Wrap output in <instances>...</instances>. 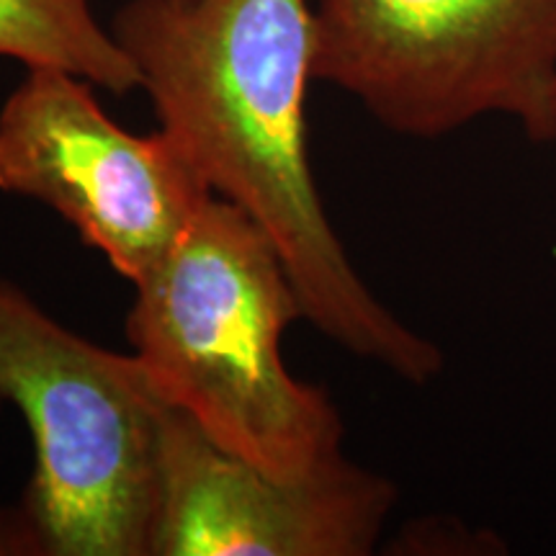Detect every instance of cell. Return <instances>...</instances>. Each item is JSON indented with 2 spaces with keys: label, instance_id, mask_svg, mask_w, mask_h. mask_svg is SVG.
<instances>
[{
  "label": "cell",
  "instance_id": "cell-1",
  "mask_svg": "<svg viewBox=\"0 0 556 556\" xmlns=\"http://www.w3.org/2000/svg\"><path fill=\"white\" fill-rule=\"evenodd\" d=\"M111 31L135 62L160 131L214 197L274 242L312 328L409 384L433 381L441 348L366 287L312 178L309 0H127Z\"/></svg>",
  "mask_w": 556,
  "mask_h": 556
},
{
  "label": "cell",
  "instance_id": "cell-2",
  "mask_svg": "<svg viewBox=\"0 0 556 556\" xmlns=\"http://www.w3.org/2000/svg\"><path fill=\"white\" fill-rule=\"evenodd\" d=\"M302 317L266 232L208 197L184 238L135 283L127 336L160 394L229 454L299 477L343 454V417L323 387L296 379L283 332Z\"/></svg>",
  "mask_w": 556,
  "mask_h": 556
},
{
  "label": "cell",
  "instance_id": "cell-3",
  "mask_svg": "<svg viewBox=\"0 0 556 556\" xmlns=\"http://www.w3.org/2000/svg\"><path fill=\"white\" fill-rule=\"evenodd\" d=\"M165 405L135 353L67 330L0 276V415L31 433L21 503L47 556H150Z\"/></svg>",
  "mask_w": 556,
  "mask_h": 556
},
{
  "label": "cell",
  "instance_id": "cell-4",
  "mask_svg": "<svg viewBox=\"0 0 556 556\" xmlns=\"http://www.w3.org/2000/svg\"><path fill=\"white\" fill-rule=\"evenodd\" d=\"M315 80L405 137L484 116L556 139V0H309Z\"/></svg>",
  "mask_w": 556,
  "mask_h": 556
},
{
  "label": "cell",
  "instance_id": "cell-5",
  "mask_svg": "<svg viewBox=\"0 0 556 556\" xmlns=\"http://www.w3.org/2000/svg\"><path fill=\"white\" fill-rule=\"evenodd\" d=\"M0 191L50 206L131 283L212 197L168 135L119 127L88 80L60 70H29L0 109Z\"/></svg>",
  "mask_w": 556,
  "mask_h": 556
},
{
  "label": "cell",
  "instance_id": "cell-6",
  "mask_svg": "<svg viewBox=\"0 0 556 556\" xmlns=\"http://www.w3.org/2000/svg\"><path fill=\"white\" fill-rule=\"evenodd\" d=\"M394 503V484L345 454L278 477L165 405L150 556H366Z\"/></svg>",
  "mask_w": 556,
  "mask_h": 556
},
{
  "label": "cell",
  "instance_id": "cell-7",
  "mask_svg": "<svg viewBox=\"0 0 556 556\" xmlns=\"http://www.w3.org/2000/svg\"><path fill=\"white\" fill-rule=\"evenodd\" d=\"M0 58L60 70L116 96L142 88L135 62L99 24L90 0H0Z\"/></svg>",
  "mask_w": 556,
  "mask_h": 556
},
{
  "label": "cell",
  "instance_id": "cell-8",
  "mask_svg": "<svg viewBox=\"0 0 556 556\" xmlns=\"http://www.w3.org/2000/svg\"><path fill=\"white\" fill-rule=\"evenodd\" d=\"M0 556H47L45 539L24 503L0 505Z\"/></svg>",
  "mask_w": 556,
  "mask_h": 556
}]
</instances>
